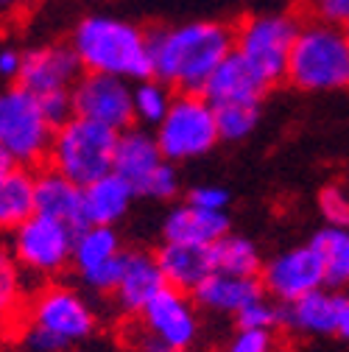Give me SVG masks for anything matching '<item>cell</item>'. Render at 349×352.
<instances>
[{
	"label": "cell",
	"instance_id": "obj_1",
	"mask_svg": "<svg viewBox=\"0 0 349 352\" xmlns=\"http://www.w3.org/2000/svg\"><path fill=\"white\" fill-rule=\"evenodd\" d=\"M235 48V28L221 20H188L151 31V73L177 93H201Z\"/></svg>",
	"mask_w": 349,
	"mask_h": 352
},
{
	"label": "cell",
	"instance_id": "obj_2",
	"mask_svg": "<svg viewBox=\"0 0 349 352\" xmlns=\"http://www.w3.org/2000/svg\"><path fill=\"white\" fill-rule=\"evenodd\" d=\"M70 48L84 73L143 81L151 73V34L112 12H90L70 28Z\"/></svg>",
	"mask_w": 349,
	"mask_h": 352
},
{
	"label": "cell",
	"instance_id": "obj_3",
	"mask_svg": "<svg viewBox=\"0 0 349 352\" xmlns=\"http://www.w3.org/2000/svg\"><path fill=\"white\" fill-rule=\"evenodd\" d=\"M95 330L98 314L93 302L76 285L56 280L31 291L14 338L23 352H65L87 341Z\"/></svg>",
	"mask_w": 349,
	"mask_h": 352
},
{
	"label": "cell",
	"instance_id": "obj_4",
	"mask_svg": "<svg viewBox=\"0 0 349 352\" xmlns=\"http://www.w3.org/2000/svg\"><path fill=\"white\" fill-rule=\"evenodd\" d=\"M285 81L299 93L349 90V36L344 25L316 17L302 20L293 39Z\"/></svg>",
	"mask_w": 349,
	"mask_h": 352
},
{
	"label": "cell",
	"instance_id": "obj_5",
	"mask_svg": "<svg viewBox=\"0 0 349 352\" xmlns=\"http://www.w3.org/2000/svg\"><path fill=\"white\" fill-rule=\"evenodd\" d=\"M54 131L56 123L31 90L23 84H6L0 90V151L12 165L34 170L45 165Z\"/></svg>",
	"mask_w": 349,
	"mask_h": 352
},
{
	"label": "cell",
	"instance_id": "obj_6",
	"mask_svg": "<svg viewBox=\"0 0 349 352\" xmlns=\"http://www.w3.org/2000/svg\"><path fill=\"white\" fill-rule=\"evenodd\" d=\"M115 143H117V131L73 115L56 126L45 165L67 176L78 188H87L98 182L101 176L112 173Z\"/></svg>",
	"mask_w": 349,
	"mask_h": 352
},
{
	"label": "cell",
	"instance_id": "obj_7",
	"mask_svg": "<svg viewBox=\"0 0 349 352\" xmlns=\"http://www.w3.org/2000/svg\"><path fill=\"white\" fill-rule=\"evenodd\" d=\"M302 20L285 9L254 12L235 25V54L269 87L285 78Z\"/></svg>",
	"mask_w": 349,
	"mask_h": 352
},
{
	"label": "cell",
	"instance_id": "obj_8",
	"mask_svg": "<svg viewBox=\"0 0 349 352\" xmlns=\"http://www.w3.org/2000/svg\"><path fill=\"white\" fill-rule=\"evenodd\" d=\"M151 131L162 157L173 165L201 160L221 143L215 107L204 98V93H177L168 115Z\"/></svg>",
	"mask_w": 349,
	"mask_h": 352
},
{
	"label": "cell",
	"instance_id": "obj_9",
	"mask_svg": "<svg viewBox=\"0 0 349 352\" xmlns=\"http://www.w3.org/2000/svg\"><path fill=\"white\" fill-rule=\"evenodd\" d=\"M112 170L120 173L137 190V196L151 199V201H168L182 188L179 170L177 165L162 157L154 131L137 123L117 131Z\"/></svg>",
	"mask_w": 349,
	"mask_h": 352
},
{
	"label": "cell",
	"instance_id": "obj_10",
	"mask_svg": "<svg viewBox=\"0 0 349 352\" xmlns=\"http://www.w3.org/2000/svg\"><path fill=\"white\" fill-rule=\"evenodd\" d=\"M6 241H9L14 260L20 263V269L25 272V277L36 280L39 285L56 283L73 266L76 230L56 221V218L36 212Z\"/></svg>",
	"mask_w": 349,
	"mask_h": 352
},
{
	"label": "cell",
	"instance_id": "obj_11",
	"mask_svg": "<svg viewBox=\"0 0 349 352\" xmlns=\"http://www.w3.org/2000/svg\"><path fill=\"white\" fill-rule=\"evenodd\" d=\"M260 285L280 305H291L302 296L330 285L327 263H324L319 243L308 241V243L282 249L274 257H269L263 263V272H260Z\"/></svg>",
	"mask_w": 349,
	"mask_h": 352
},
{
	"label": "cell",
	"instance_id": "obj_12",
	"mask_svg": "<svg viewBox=\"0 0 349 352\" xmlns=\"http://www.w3.org/2000/svg\"><path fill=\"white\" fill-rule=\"evenodd\" d=\"M193 294L165 285L146 307L143 314L132 322L140 333L179 349L190 352L201 338V316Z\"/></svg>",
	"mask_w": 349,
	"mask_h": 352
},
{
	"label": "cell",
	"instance_id": "obj_13",
	"mask_svg": "<svg viewBox=\"0 0 349 352\" xmlns=\"http://www.w3.org/2000/svg\"><path fill=\"white\" fill-rule=\"evenodd\" d=\"M123 260H126V249L115 227L87 224L76 232L70 272L84 283L87 291L112 296L123 269Z\"/></svg>",
	"mask_w": 349,
	"mask_h": 352
},
{
	"label": "cell",
	"instance_id": "obj_14",
	"mask_svg": "<svg viewBox=\"0 0 349 352\" xmlns=\"http://www.w3.org/2000/svg\"><path fill=\"white\" fill-rule=\"evenodd\" d=\"M132 81L101 76V73H81L76 81L70 101L73 115L101 123L112 131H123L135 126V107H132Z\"/></svg>",
	"mask_w": 349,
	"mask_h": 352
},
{
	"label": "cell",
	"instance_id": "obj_15",
	"mask_svg": "<svg viewBox=\"0 0 349 352\" xmlns=\"http://www.w3.org/2000/svg\"><path fill=\"white\" fill-rule=\"evenodd\" d=\"M84 67L70 48V42H45L31 51H23V70L17 84L31 90L39 101L70 98Z\"/></svg>",
	"mask_w": 349,
	"mask_h": 352
},
{
	"label": "cell",
	"instance_id": "obj_16",
	"mask_svg": "<svg viewBox=\"0 0 349 352\" xmlns=\"http://www.w3.org/2000/svg\"><path fill=\"white\" fill-rule=\"evenodd\" d=\"M285 324L302 336H335L349 341V294L313 291L285 305Z\"/></svg>",
	"mask_w": 349,
	"mask_h": 352
},
{
	"label": "cell",
	"instance_id": "obj_17",
	"mask_svg": "<svg viewBox=\"0 0 349 352\" xmlns=\"http://www.w3.org/2000/svg\"><path fill=\"white\" fill-rule=\"evenodd\" d=\"M165 277H162V269L157 263V254L151 252H126V260H123V269H120V277H117V285L112 291V305L120 316H126L128 322H135L143 307L165 288Z\"/></svg>",
	"mask_w": 349,
	"mask_h": 352
},
{
	"label": "cell",
	"instance_id": "obj_18",
	"mask_svg": "<svg viewBox=\"0 0 349 352\" xmlns=\"http://www.w3.org/2000/svg\"><path fill=\"white\" fill-rule=\"evenodd\" d=\"M263 285L260 277H240V274H227V272H212L196 291L193 299L199 311H207L212 316H227L238 319L243 307H249L257 296H263Z\"/></svg>",
	"mask_w": 349,
	"mask_h": 352
},
{
	"label": "cell",
	"instance_id": "obj_19",
	"mask_svg": "<svg viewBox=\"0 0 349 352\" xmlns=\"http://www.w3.org/2000/svg\"><path fill=\"white\" fill-rule=\"evenodd\" d=\"M266 90H269V84L232 51L221 62V67L210 76L201 93L218 109V107H232V104H263Z\"/></svg>",
	"mask_w": 349,
	"mask_h": 352
},
{
	"label": "cell",
	"instance_id": "obj_20",
	"mask_svg": "<svg viewBox=\"0 0 349 352\" xmlns=\"http://www.w3.org/2000/svg\"><path fill=\"white\" fill-rule=\"evenodd\" d=\"M154 254H157V263L162 269L165 283L170 288H179V291H188V294H193L215 272L212 246L162 241V246Z\"/></svg>",
	"mask_w": 349,
	"mask_h": 352
},
{
	"label": "cell",
	"instance_id": "obj_21",
	"mask_svg": "<svg viewBox=\"0 0 349 352\" xmlns=\"http://www.w3.org/2000/svg\"><path fill=\"white\" fill-rule=\"evenodd\" d=\"M36 212L56 218V221L67 224L70 230L87 227L84 218V188L70 182L67 176L51 170L48 165L36 168Z\"/></svg>",
	"mask_w": 349,
	"mask_h": 352
},
{
	"label": "cell",
	"instance_id": "obj_22",
	"mask_svg": "<svg viewBox=\"0 0 349 352\" xmlns=\"http://www.w3.org/2000/svg\"><path fill=\"white\" fill-rule=\"evenodd\" d=\"M229 232L227 212H210L190 201L177 204L162 221V241L212 246Z\"/></svg>",
	"mask_w": 349,
	"mask_h": 352
},
{
	"label": "cell",
	"instance_id": "obj_23",
	"mask_svg": "<svg viewBox=\"0 0 349 352\" xmlns=\"http://www.w3.org/2000/svg\"><path fill=\"white\" fill-rule=\"evenodd\" d=\"M36 215V170L6 165L0 170V238L17 232Z\"/></svg>",
	"mask_w": 349,
	"mask_h": 352
},
{
	"label": "cell",
	"instance_id": "obj_24",
	"mask_svg": "<svg viewBox=\"0 0 349 352\" xmlns=\"http://www.w3.org/2000/svg\"><path fill=\"white\" fill-rule=\"evenodd\" d=\"M137 199V190L128 185L120 173H106L98 182L84 188V218L87 224L115 227L128 215Z\"/></svg>",
	"mask_w": 349,
	"mask_h": 352
},
{
	"label": "cell",
	"instance_id": "obj_25",
	"mask_svg": "<svg viewBox=\"0 0 349 352\" xmlns=\"http://www.w3.org/2000/svg\"><path fill=\"white\" fill-rule=\"evenodd\" d=\"M28 296H31V280L14 260L9 241L0 238V338L17 336Z\"/></svg>",
	"mask_w": 349,
	"mask_h": 352
},
{
	"label": "cell",
	"instance_id": "obj_26",
	"mask_svg": "<svg viewBox=\"0 0 349 352\" xmlns=\"http://www.w3.org/2000/svg\"><path fill=\"white\" fill-rule=\"evenodd\" d=\"M212 260H215V272L240 274V277H260L266 263L254 241L235 232H227L218 243H212Z\"/></svg>",
	"mask_w": 349,
	"mask_h": 352
},
{
	"label": "cell",
	"instance_id": "obj_27",
	"mask_svg": "<svg viewBox=\"0 0 349 352\" xmlns=\"http://www.w3.org/2000/svg\"><path fill=\"white\" fill-rule=\"evenodd\" d=\"M173 96L177 90H170L165 81L157 76H148L143 81H135L132 87V107H135V123L143 129H157L159 120L168 115Z\"/></svg>",
	"mask_w": 349,
	"mask_h": 352
},
{
	"label": "cell",
	"instance_id": "obj_28",
	"mask_svg": "<svg viewBox=\"0 0 349 352\" xmlns=\"http://www.w3.org/2000/svg\"><path fill=\"white\" fill-rule=\"evenodd\" d=\"M327 263V283L349 285V230L327 227L313 238Z\"/></svg>",
	"mask_w": 349,
	"mask_h": 352
},
{
	"label": "cell",
	"instance_id": "obj_29",
	"mask_svg": "<svg viewBox=\"0 0 349 352\" xmlns=\"http://www.w3.org/2000/svg\"><path fill=\"white\" fill-rule=\"evenodd\" d=\"M215 115H218L221 140L240 143L254 135V129L260 126V118H263V107L260 104H232V107H218Z\"/></svg>",
	"mask_w": 349,
	"mask_h": 352
},
{
	"label": "cell",
	"instance_id": "obj_30",
	"mask_svg": "<svg viewBox=\"0 0 349 352\" xmlns=\"http://www.w3.org/2000/svg\"><path fill=\"white\" fill-rule=\"evenodd\" d=\"M238 327H254V330H280L285 324V305L271 299L269 294L257 296L249 307H243L240 316L235 319Z\"/></svg>",
	"mask_w": 349,
	"mask_h": 352
},
{
	"label": "cell",
	"instance_id": "obj_31",
	"mask_svg": "<svg viewBox=\"0 0 349 352\" xmlns=\"http://www.w3.org/2000/svg\"><path fill=\"white\" fill-rule=\"evenodd\" d=\"M319 212L324 215L327 227L349 230V188H344L338 182L322 188V193H319Z\"/></svg>",
	"mask_w": 349,
	"mask_h": 352
},
{
	"label": "cell",
	"instance_id": "obj_32",
	"mask_svg": "<svg viewBox=\"0 0 349 352\" xmlns=\"http://www.w3.org/2000/svg\"><path fill=\"white\" fill-rule=\"evenodd\" d=\"M280 344H277V336L271 330H254V327H238L227 344H224V352H274Z\"/></svg>",
	"mask_w": 349,
	"mask_h": 352
},
{
	"label": "cell",
	"instance_id": "obj_33",
	"mask_svg": "<svg viewBox=\"0 0 349 352\" xmlns=\"http://www.w3.org/2000/svg\"><path fill=\"white\" fill-rule=\"evenodd\" d=\"M229 190L227 188H221V185H196V188H190L188 190V199L185 201H190V204H196V207H201V210H210V212H227L229 210Z\"/></svg>",
	"mask_w": 349,
	"mask_h": 352
},
{
	"label": "cell",
	"instance_id": "obj_34",
	"mask_svg": "<svg viewBox=\"0 0 349 352\" xmlns=\"http://www.w3.org/2000/svg\"><path fill=\"white\" fill-rule=\"evenodd\" d=\"M311 17L324 20V23H335V25H346L349 23V0H304Z\"/></svg>",
	"mask_w": 349,
	"mask_h": 352
},
{
	"label": "cell",
	"instance_id": "obj_35",
	"mask_svg": "<svg viewBox=\"0 0 349 352\" xmlns=\"http://www.w3.org/2000/svg\"><path fill=\"white\" fill-rule=\"evenodd\" d=\"M20 70H23V51L12 45H0V81L17 84Z\"/></svg>",
	"mask_w": 349,
	"mask_h": 352
},
{
	"label": "cell",
	"instance_id": "obj_36",
	"mask_svg": "<svg viewBox=\"0 0 349 352\" xmlns=\"http://www.w3.org/2000/svg\"><path fill=\"white\" fill-rule=\"evenodd\" d=\"M132 346H135V352H179V349H173V346H168V344H162V341L140 333L137 327L132 333Z\"/></svg>",
	"mask_w": 349,
	"mask_h": 352
},
{
	"label": "cell",
	"instance_id": "obj_37",
	"mask_svg": "<svg viewBox=\"0 0 349 352\" xmlns=\"http://www.w3.org/2000/svg\"><path fill=\"white\" fill-rule=\"evenodd\" d=\"M20 9H25L23 0H0V20H9V17L17 14Z\"/></svg>",
	"mask_w": 349,
	"mask_h": 352
},
{
	"label": "cell",
	"instance_id": "obj_38",
	"mask_svg": "<svg viewBox=\"0 0 349 352\" xmlns=\"http://www.w3.org/2000/svg\"><path fill=\"white\" fill-rule=\"evenodd\" d=\"M6 165H12V162H9V160H6V157H3V151H0V170H3V168H6Z\"/></svg>",
	"mask_w": 349,
	"mask_h": 352
},
{
	"label": "cell",
	"instance_id": "obj_39",
	"mask_svg": "<svg viewBox=\"0 0 349 352\" xmlns=\"http://www.w3.org/2000/svg\"><path fill=\"white\" fill-rule=\"evenodd\" d=\"M274 352H293V349H291V346H277Z\"/></svg>",
	"mask_w": 349,
	"mask_h": 352
},
{
	"label": "cell",
	"instance_id": "obj_40",
	"mask_svg": "<svg viewBox=\"0 0 349 352\" xmlns=\"http://www.w3.org/2000/svg\"><path fill=\"white\" fill-rule=\"evenodd\" d=\"M344 31H346V36H349V23H346V25H344Z\"/></svg>",
	"mask_w": 349,
	"mask_h": 352
}]
</instances>
